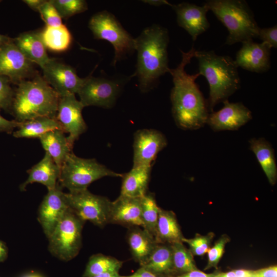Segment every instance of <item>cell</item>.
<instances>
[{"instance_id": "1", "label": "cell", "mask_w": 277, "mask_h": 277, "mask_svg": "<svg viewBox=\"0 0 277 277\" xmlns=\"http://www.w3.org/2000/svg\"><path fill=\"white\" fill-rule=\"evenodd\" d=\"M195 51L193 47L186 52L181 50L180 63L169 72L173 83L170 93L172 115L177 125L185 130L201 128L207 123L209 114L207 101L195 83L200 74L191 75L185 70Z\"/></svg>"}, {"instance_id": "2", "label": "cell", "mask_w": 277, "mask_h": 277, "mask_svg": "<svg viewBox=\"0 0 277 277\" xmlns=\"http://www.w3.org/2000/svg\"><path fill=\"white\" fill-rule=\"evenodd\" d=\"M168 30L157 24L145 28L135 38V51L137 52L136 70L138 87L143 92L153 89L160 78L169 72Z\"/></svg>"}, {"instance_id": "3", "label": "cell", "mask_w": 277, "mask_h": 277, "mask_svg": "<svg viewBox=\"0 0 277 277\" xmlns=\"http://www.w3.org/2000/svg\"><path fill=\"white\" fill-rule=\"evenodd\" d=\"M199 73L207 80L209 86L207 100L209 111L232 95L240 88L241 80L234 60L227 55H219L213 51H196Z\"/></svg>"}, {"instance_id": "4", "label": "cell", "mask_w": 277, "mask_h": 277, "mask_svg": "<svg viewBox=\"0 0 277 277\" xmlns=\"http://www.w3.org/2000/svg\"><path fill=\"white\" fill-rule=\"evenodd\" d=\"M17 85L10 109L16 121L43 116L55 118L60 96L43 77L36 75Z\"/></svg>"}, {"instance_id": "5", "label": "cell", "mask_w": 277, "mask_h": 277, "mask_svg": "<svg viewBox=\"0 0 277 277\" xmlns=\"http://www.w3.org/2000/svg\"><path fill=\"white\" fill-rule=\"evenodd\" d=\"M203 5L211 11L228 31L225 44L253 41L260 27L253 12L244 0H208Z\"/></svg>"}, {"instance_id": "6", "label": "cell", "mask_w": 277, "mask_h": 277, "mask_svg": "<svg viewBox=\"0 0 277 277\" xmlns=\"http://www.w3.org/2000/svg\"><path fill=\"white\" fill-rule=\"evenodd\" d=\"M123 174L113 171L94 159L80 157L71 151L61 169L58 182L69 192L87 189L92 182L105 176L121 177Z\"/></svg>"}, {"instance_id": "7", "label": "cell", "mask_w": 277, "mask_h": 277, "mask_svg": "<svg viewBox=\"0 0 277 277\" xmlns=\"http://www.w3.org/2000/svg\"><path fill=\"white\" fill-rule=\"evenodd\" d=\"M88 27L95 38L107 41L112 45L113 66L135 51V38L111 13L104 10L94 14L89 19Z\"/></svg>"}, {"instance_id": "8", "label": "cell", "mask_w": 277, "mask_h": 277, "mask_svg": "<svg viewBox=\"0 0 277 277\" xmlns=\"http://www.w3.org/2000/svg\"><path fill=\"white\" fill-rule=\"evenodd\" d=\"M84 223L69 208L48 238L52 254L65 261L76 256L81 248Z\"/></svg>"}, {"instance_id": "9", "label": "cell", "mask_w": 277, "mask_h": 277, "mask_svg": "<svg viewBox=\"0 0 277 277\" xmlns=\"http://www.w3.org/2000/svg\"><path fill=\"white\" fill-rule=\"evenodd\" d=\"M130 76L94 77L89 75L77 94L84 107L90 106L112 107Z\"/></svg>"}, {"instance_id": "10", "label": "cell", "mask_w": 277, "mask_h": 277, "mask_svg": "<svg viewBox=\"0 0 277 277\" xmlns=\"http://www.w3.org/2000/svg\"><path fill=\"white\" fill-rule=\"evenodd\" d=\"M70 210L80 219L103 228L109 224L111 201L88 189L65 193Z\"/></svg>"}, {"instance_id": "11", "label": "cell", "mask_w": 277, "mask_h": 277, "mask_svg": "<svg viewBox=\"0 0 277 277\" xmlns=\"http://www.w3.org/2000/svg\"><path fill=\"white\" fill-rule=\"evenodd\" d=\"M84 108L74 94L60 96L55 118L63 131L69 134L67 138L72 148L75 141L87 130V125L82 115Z\"/></svg>"}, {"instance_id": "12", "label": "cell", "mask_w": 277, "mask_h": 277, "mask_svg": "<svg viewBox=\"0 0 277 277\" xmlns=\"http://www.w3.org/2000/svg\"><path fill=\"white\" fill-rule=\"evenodd\" d=\"M44 80L60 96L77 93L85 78L80 77L75 69L69 65L51 58L41 68Z\"/></svg>"}, {"instance_id": "13", "label": "cell", "mask_w": 277, "mask_h": 277, "mask_svg": "<svg viewBox=\"0 0 277 277\" xmlns=\"http://www.w3.org/2000/svg\"><path fill=\"white\" fill-rule=\"evenodd\" d=\"M32 71V63L19 50L13 38L0 45V75L8 77L11 83L18 84Z\"/></svg>"}, {"instance_id": "14", "label": "cell", "mask_w": 277, "mask_h": 277, "mask_svg": "<svg viewBox=\"0 0 277 277\" xmlns=\"http://www.w3.org/2000/svg\"><path fill=\"white\" fill-rule=\"evenodd\" d=\"M167 145L165 135L158 130H137L134 136L133 167H152L158 153Z\"/></svg>"}, {"instance_id": "15", "label": "cell", "mask_w": 277, "mask_h": 277, "mask_svg": "<svg viewBox=\"0 0 277 277\" xmlns=\"http://www.w3.org/2000/svg\"><path fill=\"white\" fill-rule=\"evenodd\" d=\"M69 209L65 193L58 184L48 190L38 209V219L45 234L48 238Z\"/></svg>"}, {"instance_id": "16", "label": "cell", "mask_w": 277, "mask_h": 277, "mask_svg": "<svg viewBox=\"0 0 277 277\" xmlns=\"http://www.w3.org/2000/svg\"><path fill=\"white\" fill-rule=\"evenodd\" d=\"M223 103L222 109L208 115L206 123L213 130H236L252 118L251 111L242 103H230L228 100Z\"/></svg>"}, {"instance_id": "17", "label": "cell", "mask_w": 277, "mask_h": 277, "mask_svg": "<svg viewBox=\"0 0 277 277\" xmlns=\"http://www.w3.org/2000/svg\"><path fill=\"white\" fill-rule=\"evenodd\" d=\"M171 7L176 13L178 25L189 33L193 41L210 27L206 16L209 10L205 5L183 2L171 4Z\"/></svg>"}, {"instance_id": "18", "label": "cell", "mask_w": 277, "mask_h": 277, "mask_svg": "<svg viewBox=\"0 0 277 277\" xmlns=\"http://www.w3.org/2000/svg\"><path fill=\"white\" fill-rule=\"evenodd\" d=\"M271 47L266 43L250 41L242 43L234 60L237 66L253 72L263 73L270 68Z\"/></svg>"}, {"instance_id": "19", "label": "cell", "mask_w": 277, "mask_h": 277, "mask_svg": "<svg viewBox=\"0 0 277 277\" xmlns=\"http://www.w3.org/2000/svg\"><path fill=\"white\" fill-rule=\"evenodd\" d=\"M109 223L118 224L127 228L135 226L142 228L141 197L120 195L111 202Z\"/></svg>"}, {"instance_id": "20", "label": "cell", "mask_w": 277, "mask_h": 277, "mask_svg": "<svg viewBox=\"0 0 277 277\" xmlns=\"http://www.w3.org/2000/svg\"><path fill=\"white\" fill-rule=\"evenodd\" d=\"M27 172L28 177L21 185V191H24L28 184L33 183H41L50 190L55 188L57 184L60 168L51 156L46 152L43 159Z\"/></svg>"}, {"instance_id": "21", "label": "cell", "mask_w": 277, "mask_h": 277, "mask_svg": "<svg viewBox=\"0 0 277 277\" xmlns=\"http://www.w3.org/2000/svg\"><path fill=\"white\" fill-rule=\"evenodd\" d=\"M14 44L25 56L32 63L42 68L50 59L41 37L40 32L23 33L13 39Z\"/></svg>"}, {"instance_id": "22", "label": "cell", "mask_w": 277, "mask_h": 277, "mask_svg": "<svg viewBox=\"0 0 277 277\" xmlns=\"http://www.w3.org/2000/svg\"><path fill=\"white\" fill-rule=\"evenodd\" d=\"M151 166L132 167L128 172L123 174L120 195L140 198L148 192Z\"/></svg>"}, {"instance_id": "23", "label": "cell", "mask_w": 277, "mask_h": 277, "mask_svg": "<svg viewBox=\"0 0 277 277\" xmlns=\"http://www.w3.org/2000/svg\"><path fill=\"white\" fill-rule=\"evenodd\" d=\"M127 240L134 260L142 266L148 259L157 243L143 228L138 226L128 228Z\"/></svg>"}, {"instance_id": "24", "label": "cell", "mask_w": 277, "mask_h": 277, "mask_svg": "<svg viewBox=\"0 0 277 277\" xmlns=\"http://www.w3.org/2000/svg\"><path fill=\"white\" fill-rule=\"evenodd\" d=\"M175 214L160 208L154 240L157 243L172 244L183 238Z\"/></svg>"}, {"instance_id": "25", "label": "cell", "mask_w": 277, "mask_h": 277, "mask_svg": "<svg viewBox=\"0 0 277 277\" xmlns=\"http://www.w3.org/2000/svg\"><path fill=\"white\" fill-rule=\"evenodd\" d=\"M43 148L61 169L68 154L72 151L65 132L61 129L48 131L39 138Z\"/></svg>"}, {"instance_id": "26", "label": "cell", "mask_w": 277, "mask_h": 277, "mask_svg": "<svg viewBox=\"0 0 277 277\" xmlns=\"http://www.w3.org/2000/svg\"><path fill=\"white\" fill-rule=\"evenodd\" d=\"M141 267L162 277L175 274L170 245L157 243L146 261Z\"/></svg>"}, {"instance_id": "27", "label": "cell", "mask_w": 277, "mask_h": 277, "mask_svg": "<svg viewBox=\"0 0 277 277\" xmlns=\"http://www.w3.org/2000/svg\"><path fill=\"white\" fill-rule=\"evenodd\" d=\"M250 148L271 185L275 184L277 179V168L274 150L271 144L264 138H252L249 141Z\"/></svg>"}, {"instance_id": "28", "label": "cell", "mask_w": 277, "mask_h": 277, "mask_svg": "<svg viewBox=\"0 0 277 277\" xmlns=\"http://www.w3.org/2000/svg\"><path fill=\"white\" fill-rule=\"evenodd\" d=\"M54 129L62 130L56 118L38 117L21 122L17 130L13 132V136L16 138H39L44 133Z\"/></svg>"}, {"instance_id": "29", "label": "cell", "mask_w": 277, "mask_h": 277, "mask_svg": "<svg viewBox=\"0 0 277 277\" xmlns=\"http://www.w3.org/2000/svg\"><path fill=\"white\" fill-rule=\"evenodd\" d=\"M40 34L45 47L52 51H65L72 43L71 34L64 24L56 27L46 26Z\"/></svg>"}, {"instance_id": "30", "label": "cell", "mask_w": 277, "mask_h": 277, "mask_svg": "<svg viewBox=\"0 0 277 277\" xmlns=\"http://www.w3.org/2000/svg\"><path fill=\"white\" fill-rule=\"evenodd\" d=\"M122 266L123 262L114 257L94 254L90 258L83 276L93 277L105 273L118 272Z\"/></svg>"}, {"instance_id": "31", "label": "cell", "mask_w": 277, "mask_h": 277, "mask_svg": "<svg viewBox=\"0 0 277 277\" xmlns=\"http://www.w3.org/2000/svg\"><path fill=\"white\" fill-rule=\"evenodd\" d=\"M141 204L142 228L154 239L160 207L154 194L148 191L141 197Z\"/></svg>"}, {"instance_id": "32", "label": "cell", "mask_w": 277, "mask_h": 277, "mask_svg": "<svg viewBox=\"0 0 277 277\" xmlns=\"http://www.w3.org/2000/svg\"><path fill=\"white\" fill-rule=\"evenodd\" d=\"M170 246L175 273L183 274L197 269L193 254L184 246L183 242L174 243Z\"/></svg>"}, {"instance_id": "33", "label": "cell", "mask_w": 277, "mask_h": 277, "mask_svg": "<svg viewBox=\"0 0 277 277\" xmlns=\"http://www.w3.org/2000/svg\"><path fill=\"white\" fill-rule=\"evenodd\" d=\"M62 18L70 17L86 11L88 5L84 0H50Z\"/></svg>"}, {"instance_id": "34", "label": "cell", "mask_w": 277, "mask_h": 277, "mask_svg": "<svg viewBox=\"0 0 277 277\" xmlns=\"http://www.w3.org/2000/svg\"><path fill=\"white\" fill-rule=\"evenodd\" d=\"M213 237V233H210L206 235L196 234L192 239L183 238L182 242L187 243L190 247L189 250L193 255L201 256L206 253L210 248V245Z\"/></svg>"}, {"instance_id": "35", "label": "cell", "mask_w": 277, "mask_h": 277, "mask_svg": "<svg viewBox=\"0 0 277 277\" xmlns=\"http://www.w3.org/2000/svg\"><path fill=\"white\" fill-rule=\"evenodd\" d=\"M229 241V237L224 234L215 242L212 247H210L207 252V264L204 269L205 270H208L211 268L217 269L219 262L224 252L226 244Z\"/></svg>"}, {"instance_id": "36", "label": "cell", "mask_w": 277, "mask_h": 277, "mask_svg": "<svg viewBox=\"0 0 277 277\" xmlns=\"http://www.w3.org/2000/svg\"><path fill=\"white\" fill-rule=\"evenodd\" d=\"M37 11L46 26L56 27L63 24L62 17L50 0L45 1Z\"/></svg>"}, {"instance_id": "37", "label": "cell", "mask_w": 277, "mask_h": 277, "mask_svg": "<svg viewBox=\"0 0 277 277\" xmlns=\"http://www.w3.org/2000/svg\"><path fill=\"white\" fill-rule=\"evenodd\" d=\"M11 83L8 77L0 75V109H11L14 95Z\"/></svg>"}, {"instance_id": "38", "label": "cell", "mask_w": 277, "mask_h": 277, "mask_svg": "<svg viewBox=\"0 0 277 277\" xmlns=\"http://www.w3.org/2000/svg\"><path fill=\"white\" fill-rule=\"evenodd\" d=\"M258 37L262 42L267 44L271 48L277 47V26L261 28L259 30Z\"/></svg>"}, {"instance_id": "39", "label": "cell", "mask_w": 277, "mask_h": 277, "mask_svg": "<svg viewBox=\"0 0 277 277\" xmlns=\"http://www.w3.org/2000/svg\"><path fill=\"white\" fill-rule=\"evenodd\" d=\"M21 122L8 120L0 114V132H6L10 134L12 133L15 128H18Z\"/></svg>"}, {"instance_id": "40", "label": "cell", "mask_w": 277, "mask_h": 277, "mask_svg": "<svg viewBox=\"0 0 277 277\" xmlns=\"http://www.w3.org/2000/svg\"><path fill=\"white\" fill-rule=\"evenodd\" d=\"M253 277H277L276 265L254 270Z\"/></svg>"}, {"instance_id": "41", "label": "cell", "mask_w": 277, "mask_h": 277, "mask_svg": "<svg viewBox=\"0 0 277 277\" xmlns=\"http://www.w3.org/2000/svg\"><path fill=\"white\" fill-rule=\"evenodd\" d=\"M214 273H206L195 269L179 275H170L167 277H213Z\"/></svg>"}, {"instance_id": "42", "label": "cell", "mask_w": 277, "mask_h": 277, "mask_svg": "<svg viewBox=\"0 0 277 277\" xmlns=\"http://www.w3.org/2000/svg\"><path fill=\"white\" fill-rule=\"evenodd\" d=\"M123 277H162L157 275L144 267H141L133 274Z\"/></svg>"}, {"instance_id": "43", "label": "cell", "mask_w": 277, "mask_h": 277, "mask_svg": "<svg viewBox=\"0 0 277 277\" xmlns=\"http://www.w3.org/2000/svg\"><path fill=\"white\" fill-rule=\"evenodd\" d=\"M45 0H24L23 2L34 11H37L38 8L44 3Z\"/></svg>"}, {"instance_id": "44", "label": "cell", "mask_w": 277, "mask_h": 277, "mask_svg": "<svg viewBox=\"0 0 277 277\" xmlns=\"http://www.w3.org/2000/svg\"><path fill=\"white\" fill-rule=\"evenodd\" d=\"M233 271L236 277H253L254 270L240 269Z\"/></svg>"}, {"instance_id": "45", "label": "cell", "mask_w": 277, "mask_h": 277, "mask_svg": "<svg viewBox=\"0 0 277 277\" xmlns=\"http://www.w3.org/2000/svg\"><path fill=\"white\" fill-rule=\"evenodd\" d=\"M143 3L148 4L150 5L154 6H160L162 5H169L171 6V4H170L168 1L165 0H147V1H143Z\"/></svg>"}, {"instance_id": "46", "label": "cell", "mask_w": 277, "mask_h": 277, "mask_svg": "<svg viewBox=\"0 0 277 277\" xmlns=\"http://www.w3.org/2000/svg\"><path fill=\"white\" fill-rule=\"evenodd\" d=\"M8 254L7 248L5 244L0 240V262L4 261Z\"/></svg>"}, {"instance_id": "47", "label": "cell", "mask_w": 277, "mask_h": 277, "mask_svg": "<svg viewBox=\"0 0 277 277\" xmlns=\"http://www.w3.org/2000/svg\"><path fill=\"white\" fill-rule=\"evenodd\" d=\"M213 277H236L233 270L214 274Z\"/></svg>"}, {"instance_id": "48", "label": "cell", "mask_w": 277, "mask_h": 277, "mask_svg": "<svg viewBox=\"0 0 277 277\" xmlns=\"http://www.w3.org/2000/svg\"><path fill=\"white\" fill-rule=\"evenodd\" d=\"M93 277H123L118 272H108L100 274Z\"/></svg>"}, {"instance_id": "49", "label": "cell", "mask_w": 277, "mask_h": 277, "mask_svg": "<svg viewBox=\"0 0 277 277\" xmlns=\"http://www.w3.org/2000/svg\"><path fill=\"white\" fill-rule=\"evenodd\" d=\"M9 38V37L0 33V45L8 41Z\"/></svg>"}, {"instance_id": "50", "label": "cell", "mask_w": 277, "mask_h": 277, "mask_svg": "<svg viewBox=\"0 0 277 277\" xmlns=\"http://www.w3.org/2000/svg\"><path fill=\"white\" fill-rule=\"evenodd\" d=\"M22 277H43L42 276L40 275L39 274H37L36 273H30L26 274Z\"/></svg>"}, {"instance_id": "51", "label": "cell", "mask_w": 277, "mask_h": 277, "mask_svg": "<svg viewBox=\"0 0 277 277\" xmlns=\"http://www.w3.org/2000/svg\"><path fill=\"white\" fill-rule=\"evenodd\" d=\"M2 2V1L0 0V3Z\"/></svg>"}]
</instances>
